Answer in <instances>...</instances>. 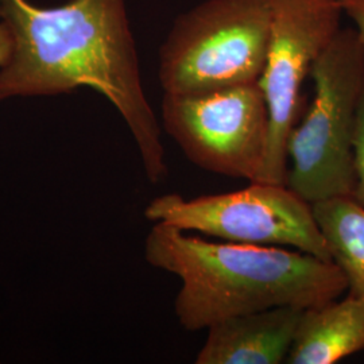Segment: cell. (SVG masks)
Masks as SVG:
<instances>
[{"label":"cell","instance_id":"cell-3","mask_svg":"<svg viewBox=\"0 0 364 364\" xmlns=\"http://www.w3.org/2000/svg\"><path fill=\"white\" fill-rule=\"evenodd\" d=\"M314 95L287 141V186L314 204L350 196L355 185L353 135L364 92V42L340 28L314 61Z\"/></svg>","mask_w":364,"mask_h":364},{"label":"cell","instance_id":"cell-13","mask_svg":"<svg viewBox=\"0 0 364 364\" xmlns=\"http://www.w3.org/2000/svg\"><path fill=\"white\" fill-rule=\"evenodd\" d=\"M11 46H13L11 34H10L7 26L4 25V22L0 19V66L3 65L6 63V60L9 58L10 52H11Z\"/></svg>","mask_w":364,"mask_h":364},{"label":"cell","instance_id":"cell-7","mask_svg":"<svg viewBox=\"0 0 364 364\" xmlns=\"http://www.w3.org/2000/svg\"><path fill=\"white\" fill-rule=\"evenodd\" d=\"M338 0H272L266 63L258 84L269 112L267 153L257 181L287 183V141L299 122L301 88L340 31Z\"/></svg>","mask_w":364,"mask_h":364},{"label":"cell","instance_id":"cell-4","mask_svg":"<svg viewBox=\"0 0 364 364\" xmlns=\"http://www.w3.org/2000/svg\"><path fill=\"white\" fill-rule=\"evenodd\" d=\"M270 27L272 0H204L178 15L159 49L164 93L258 82Z\"/></svg>","mask_w":364,"mask_h":364},{"label":"cell","instance_id":"cell-2","mask_svg":"<svg viewBox=\"0 0 364 364\" xmlns=\"http://www.w3.org/2000/svg\"><path fill=\"white\" fill-rule=\"evenodd\" d=\"M144 258L180 278L174 312L191 332L275 306H318L348 290L332 260L281 246L209 242L162 223L147 235Z\"/></svg>","mask_w":364,"mask_h":364},{"label":"cell","instance_id":"cell-9","mask_svg":"<svg viewBox=\"0 0 364 364\" xmlns=\"http://www.w3.org/2000/svg\"><path fill=\"white\" fill-rule=\"evenodd\" d=\"M364 351V299L352 293L304 309L289 364H333Z\"/></svg>","mask_w":364,"mask_h":364},{"label":"cell","instance_id":"cell-8","mask_svg":"<svg viewBox=\"0 0 364 364\" xmlns=\"http://www.w3.org/2000/svg\"><path fill=\"white\" fill-rule=\"evenodd\" d=\"M304 308L285 305L234 316L208 328L196 364L285 363Z\"/></svg>","mask_w":364,"mask_h":364},{"label":"cell","instance_id":"cell-10","mask_svg":"<svg viewBox=\"0 0 364 364\" xmlns=\"http://www.w3.org/2000/svg\"><path fill=\"white\" fill-rule=\"evenodd\" d=\"M331 260L341 270L348 293L364 299V207L350 196L312 204Z\"/></svg>","mask_w":364,"mask_h":364},{"label":"cell","instance_id":"cell-11","mask_svg":"<svg viewBox=\"0 0 364 364\" xmlns=\"http://www.w3.org/2000/svg\"><path fill=\"white\" fill-rule=\"evenodd\" d=\"M353 173L355 185L351 197L364 207V92L358 109L353 135Z\"/></svg>","mask_w":364,"mask_h":364},{"label":"cell","instance_id":"cell-5","mask_svg":"<svg viewBox=\"0 0 364 364\" xmlns=\"http://www.w3.org/2000/svg\"><path fill=\"white\" fill-rule=\"evenodd\" d=\"M144 216L182 231H196L223 242L289 246L331 260L312 204L287 185L251 181L247 188L220 195L185 198L177 193L151 200Z\"/></svg>","mask_w":364,"mask_h":364},{"label":"cell","instance_id":"cell-1","mask_svg":"<svg viewBox=\"0 0 364 364\" xmlns=\"http://www.w3.org/2000/svg\"><path fill=\"white\" fill-rule=\"evenodd\" d=\"M13 46L0 66V103L91 88L123 117L151 183L168 177L161 124L144 93L126 0H70L39 7L0 0Z\"/></svg>","mask_w":364,"mask_h":364},{"label":"cell","instance_id":"cell-6","mask_svg":"<svg viewBox=\"0 0 364 364\" xmlns=\"http://www.w3.org/2000/svg\"><path fill=\"white\" fill-rule=\"evenodd\" d=\"M162 127L196 166L257 181L269 144V112L258 82L188 95L164 93Z\"/></svg>","mask_w":364,"mask_h":364},{"label":"cell","instance_id":"cell-12","mask_svg":"<svg viewBox=\"0 0 364 364\" xmlns=\"http://www.w3.org/2000/svg\"><path fill=\"white\" fill-rule=\"evenodd\" d=\"M346 14L355 23L356 31L360 34L364 42V0H338Z\"/></svg>","mask_w":364,"mask_h":364}]
</instances>
